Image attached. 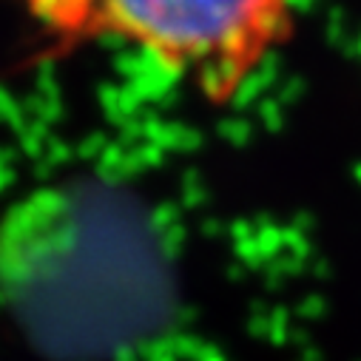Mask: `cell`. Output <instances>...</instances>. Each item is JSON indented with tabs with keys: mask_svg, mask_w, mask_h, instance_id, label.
<instances>
[{
	"mask_svg": "<svg viewBox=\"0 0 361 361\" xmlns=\"http://www.w3.org/2000/svg\"><path fill=\"white\" fill-rule=\"evenodd\" d=\"M60 46L120 40L228 106L296 32L293 0H23Z\"/></svg>",
	"mask_w": 361,
	"mask_h": 361,
	"instance_id": "6da1fadb",
	"label": "cell"
}]
</instances>
